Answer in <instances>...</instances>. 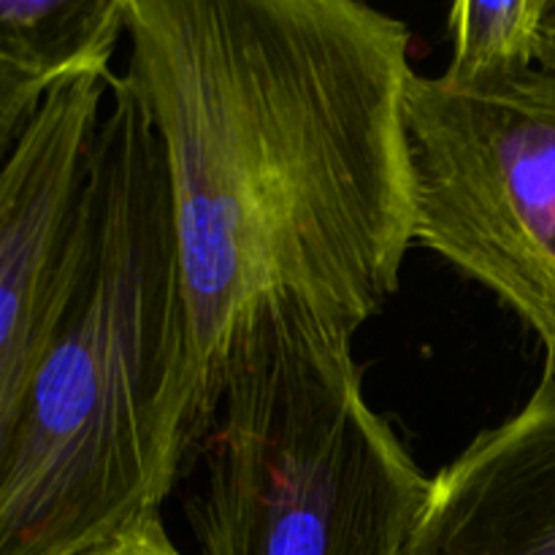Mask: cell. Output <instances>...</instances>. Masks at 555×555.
Segmentation results:
<instances>
[{"instance_id":"cell-1","label":"cell","mask_w":555,"mask_h":555,"mask_svg":"<svg viewBox=\"0 0 555 555\" xmlns=\"http://www.w3.org/2000/svg\"><path fill=\"white\" fill-rule=\"evenodd\" d=\"M125 33L166 166L198 444L249 309L298 298L356 336L399 291L412 38L363 0H125Z\"/></svg>"},{"instance_id":"cell-2","label":"cell","mask_w":555,"mask_h":555,"mask_svg":"<svg viewBox=\"0 0 555 555\" xmlns=\"http://www.w3.org/2000/svg\"><path fill=\"white\" fill-rule=\"evenodd\" d=\"M81 242L0 444V555H81L157 515L195 448L190 314L155 130L108 79Z\"/></svg>"},{"instance_id":"cell-3","label":"cell","mask_w":555,"mask_h":555,"mask_svg":"<svg viewBox=\"0 0 555 555\" xmlns=\"http://www.w3.org/2000/svg\"><path fill=\"white\" fill-rule=\"evenodd\" d=\"M193 459L198 555H404L431 482L369 401L352 336L287 296L238 323Z\"/></svg>"},{"instance_id":"cell-4","label":"cell","mask_w":555,"mask_h":555,"mask_svg":"<svg viewBox=\"0 0 555 555\" xmlns=\"http://www.w3.org/2000/svg\"><path fill=\"white\" fill-rule=\"evenodd\" d=\"M415 242L513 309L555 363V70L415 74Z\"/></svg>"},{"instance_id":"cell-5","label":"cell","mask_w":555,"mask_h":555,"mask_svg":"<svg viewBox=\"0 0 555 555\" xmlns=\"http://www.w3.org/2000/svg\"><path fill=\"white\" fill-rule=\"evenodd\" d=\"M108 79L76 74L54 81L0 173V444L74 276Z\"/></svg>"},{"instance_id":"cell-6","label":"cell","mask_w":555,"mask_h":555,"mask_svg":"<svg viewBox=\"0 0 555 555\" xmlns=\"http://www.w3.org/2000/svg\"><path fill=\"white\" fill-rule=\"evenodd\" d=\"M404 555H555V363L431 477Z\"/></svg>"},{"instance_id":"cell-7","label":"cell","mask_w":555,"mask_h":555,"mask_svg":"<svg viewBox=\"0 0 555 555\" xmlns=\"http://www.w3.org/2000/svg\"><path fill=\"white\" fill-rule=\"evenodd\" d=\"M125 0H0V57L49 81L112 76Z\"/></svg>"},{"instance_id":"cell-8","label":"cell","mask_w":555,"mask_h":555,"mask_svg":"<svg viewBox=\"0 0 555 555\" xmlns=\"http://www.w3.org/2000/svg\"><path fill=\"white\" fill-rule=\"evenodd\" d=\"M540 0H453L450 79H482L534 65Z\"/></svg>"},{"instance_id":"cell-9","label":"cell","mask_w":555,"mask_h":555,"mask_svg":"<svg viewBox=\"0 0 555 555\" xmlns=\"http://www.w3.org/2000/svg\"><path fill=\"white\" fill-rule=\"evenodd\" d=\"M54 81L0 57V173L9 166Z\"/></svg>"},{"instance_id":"cell-10","label":"cell","mask_w":555,"mask_h":555,"mask_svg":"<svg viewBox=\"0 0 555 555\" xmlns=\"http://www.w3.org/2000/svg\"><path fill=\"white\" fill-rule=\"evenodd\" d=\"M81 555H184L179 551L177 542L168 534L166 524H163V515H150V518L139 520V524L130 526L128 531H122L119 537H114L106 545H98L92 551Z\"/></svg>"},{"instance_id":"cell-11","label":"cell","mask_w":555,"mask_h":555,"mask_svg":"<svg viewBox=\"0 0 555 555\" xmlns=\"http://www.w3.org/2000/svg\"><path fill=\"white\" fill-rule=\"evenodd\" d=\"M534 63L555 70V0H540V22H537Z\"/></svg>"}]
</instances>
